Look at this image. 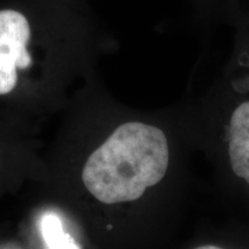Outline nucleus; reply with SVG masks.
<instances>
[{
	"label": "nucleus",
	"mask_w": 249,
	"mask_h": 249,
	"mask_svg": "<svg viewBox=\"0 0 249 249\" xmlns=\"http://www.w3.org/2000/svg\"><path fill=\"white\" fill-rule=\"evenodd\" d=\"M169 157L163 130L142 123H127L90 156L82 179L87 189L103 203L130 202L164 178Z\"/></svg>",
	"instance_id": "nucleus-1"
},
{
	"label": "nucleus",
	"mask_w": 249,
	"mask_h": 249,
	"mask_svg": "<svg viewBox=\"0 0 249 249\" xmlns=\"http://www.w3.org/2000/svg\"><path fill=\"white\" fill-rule=\"evenodd\" d=\"M44 15L27 0L0 2V95L13 91L18 71L33 66L29 46Z\"/></svg>",
	"instance_id": "nucleus-2"
},
{
	"label": "nucleus",
	"mask_w": 249,
	"mask_h": 249,
	"mask_svg": "<svg viewBox=\"0 0 249 249\" xmlns=\"http://www.w3.org/2000/svg\"><path fill=\"white\" fill-rule=\"evenodd\" d=\"M229 154L233 172L249 185V101L232 113Z\"/></svg>",
	"instance_id": "nucleus-3"
},
{
	"label": "nucleus",
	"mask_w": 249,
	"mask_h": 249,
	"mask_svg": "<svg viewBox=\"0 0 249 249\" xmlns=\"http://www.w3.org/2000/svg\"><path fill=\"white\" fill-rule=\"evenodd\" d=\"M42 234L50 249H79L71 236L64 231L60 219L53 213L43 217Z\"/></svg>",
	"instance_id": "nucleus-4"
},
{
	"label": "nucleus",
	"mask_w": 249,
	"mask_h": 249,
	"mask_svg": "<svg viewBox=\"0 0 249 249\" xmlns=\"http://www.w3.org/2000/svg\"><path fill=\"white\" fill-rule=\"evenodd\" d=\"M196 17L202 22L229 21L239 0H192Z\"/></svg>",
	"instance_id": "nucleus-5"
},
{
	"label": "nucleus",
	"mask_w": 249,
	"mask_h": 249,
	"mask_svg": "<svg viewBox=\"0 0 249 249\" xmlns=\"http://www.w3.org/2000/svg\"><path fill=\"white\" fill-rule=\"evenodd\" d=\"M195 249H222V248L217 247V246H201V247H197Z\"/></svg>",
	"instance_id": "nucleus-6"
}]
</instances>
